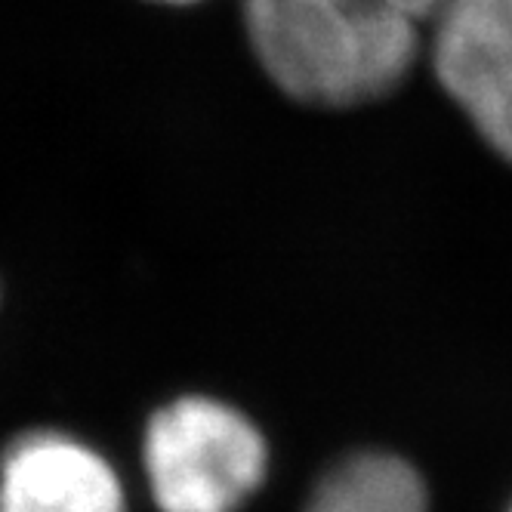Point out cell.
Segmentation results:
<instances>
[{
	"label": "cell",
	"mask_w": 512,
	"mask_h": 512,
	"mask_svg": "<svg viewBox=\"0 0 512 512\" xmlns=\"http://www.w3.org/2000/svg\"><path fill=\"white\" fill-rule=\"evenodd\" d=\"M306 512H429V500L408 460L371 451L327 472Z\"/></svg>",
	"instance_id": "obj_5"
},
{
	"label": "cell",
	"mask_w": 512,
	"mask_h": 512,
	"mask_svg": "<svg viewBox=\"0 0 512 512\" xmlns=\"http://www.w3.org/2000/svg\"><path fill=\"white\" fill-rule=\"evenodd\" d=\"M266 457L260 429L213 398H179L145 429V475L164 512H238Z\"/></svg>",
	"instance_id": "obj_2"
},
{
	"label": "cell",
	"mask_w": 512,
	"mask_h": 512,
	"mask_svg": "<svg viewBox=\"0 0 512 512\" xmlns=\"http://www.w3.org/2000/svg\"><path fill=\"white\" fill-rule=\"evenodd\" d=\"M0 512H124L115 469L59 432H31L0 460Z\"/></svg>",
	"instance_id": "obj_4"
},
{
	"label": "cell",
	"mask_w": 512,
	"mask_h": 512,
	"mask_svg": "<svg viewBox=\"0 0 512 512\" xmlns=\"http://www.w3.org/2000/svg\"><path fill=\"white\" fill-rule=\"evenodd\" d=\"M438 81L512 161V0H445L432 25Z\"/></svg>",
	"instance_id": "obj_3"
},
{
	"label": "cell",
	"mask_w": 512,
	"mask_h": 512,
	"mask_svg": "<svg viewBox=\"0 0 512 512\" xmlns=\"http://www.w3.org/2000/svg\"><path fill=\"white\" fill-rule=\"evenodd\" d=\"M445 0H244L250 44L297 102L352 108L411 71Z\"/></svg>",
	"instance_id": "obj_1"
},
{
	"label": "cell",
	"mask_w": 512,
	"mask_h": 512,
	"mask_svg": "<svg viewBox=\"0 0 512 512\" xmlns=\"http://www.w3.org/2000/svg\"><path fill=\"white\" fill-rule=\"evenodd\" d=\"M161 4H195V0H161Z\"/></svg>",
	"instance_id": "obj_6"
}]
</instances>
